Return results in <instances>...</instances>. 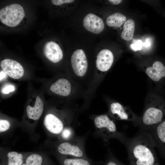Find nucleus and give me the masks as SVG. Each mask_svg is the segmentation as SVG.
<instances>
[{"mask_svg": "<svg viewBox=\"0 0 165 165\" xmlns=\"http://www.w3.org/2000/svg\"><path fill=\"white\" fill-rule=\"evenodd\" d=\"M126 21V17L123 14L118 12L109 15L107 18L106 22L109 27H120Z\"/></svg>", "mask_w": 165, "mask_h": 165, "instance_id": "obj_19", "label": "nucleus"}, {"mask_svg": "<svg viewBox=\"0 0 165 165\" xmlns=\"http://www.w3.org/2000/svg\"><path fill=\"white\" fill-rule=\"evenodd\" d=\"M43 123L47 130L53 134H61L64 128L62 121L56 116L52 114H48L45 116Z\"/></svg>", "mask_w": 165, "mask_h": 165, "instance_id": "obj_13", "label": "nucleus"}, {"mask_svg": "<svg viewBox=\"0 0 165 165\" xmlns=\"http://www.w3.org/2000/svg\"><path fill=\"white\" fill-rule=\"evenodd\" d=\"M44 105L39 96L36 98L35 105L32 107L28 105L26 108L27 114L28 118L35 120H38L43 112Z\"/></svg>", "mask_w": 165, "mask_h": 165, "instance_id": "obj_16", "label": "nucleus"}, {"mask_svg": "<svg viewBox=\"0 0 165 165\" xmlns=\"http://www.w3.org/2000/svg\"><path fill=\"white\" fill-rule=\"evenodd\" d=\"M108 1L114 5H117L120 3L122 1L121 0H109Z\"/></svg>", "mask_w": 165, "mask_h": 165, "instance_id": "obj_28", "label": "nucleus"}, {"mask_svg": "<svg viewBox=\"0 0 165 165\" xmlns=\"http://www.w3.org/2000/svg\"><path fill=\"white\" fill-rule=\"evenodd\" d=\"M130 165H160L154 148L156 145L150 134L141 131L125 144Z\"/></svg>", "mask_w": 165, "mask_h": 165, "instance_id": "obj_1", "label": "nucleus"}, {"mask_svg": "<svg viewBox=\"0 0 165 165\" xmlns=\"http://www.w3.org/2000/svg\"><path fill=\"white\" fill-rule=\"evenodd\" d=\"M72 66L75 75L82 77L86 73L88 62L86 54L81 49H78L72 53L71 58Z\"/></svg>", "mask_w": 165, "mask_h": 165, "instance_id": "obj_6", "label": "nucleus"}, {"mask_svg": "<svg viewBox=\"0 0 165 165\" xmlns=\"http://www.w3.org/2000/svg\"><path fill=\"white\" fill-rule=\"evenodd\" d=\"M84 140V138L75 137L70 140L60 143L57 148V151L63 155L88 158L85 151Z\"/></svg>", "mask_w": 165, "mask_h": 165, "instance_id": "obj_3", "label": "nucleus"}, {"mask_svg": "<svg viewBox=\"0 0 165 165\" xmlns=\"http://www.w3.org/2000/svg\"><path fill=\"white\" fill-rule=\"evenodd\" d=\"M7 157V165H21L24 160L23 155L15 151L8 152Z\"/></svg>", "mask_w": 165, "mask_h": 165, "instance_id": "obj_20", "label": "nucleus"}, {"mask_svg": "<svg viewBox=\"0 0 165 165\" xmlns=\"http://www.w3.org/2000/svg\"><path fill=\"white\" fill-rule=\"evenodd\" d=\"M25 13L22 6L13 4L6 6L0 10V20L5 25L10 27L17 26L24 17Z\"/></svg>", "mask_w": 165, "mask_h": 165, "instance_id": "obj_4", "label": "nucleus"}, {"mask_svg": "<svg viewBox=\"0 0 165 165\" xmlns=\"http://www.w3.org/2000/svg\"><path fill=\"white\" fill-rule=\"evenodd\" d=\"M73 0H52V3L55 5H60L64 3H69L73 2Z\"/></svg>", "mask_w": 165, "mask_h": 165, "instance_id": "obj_26", "label": "nucleus"}, {"mask_svg": "<svg viewBox=\"0 0 165 165\" xmlns=\"http://www.w3.org/2000/svg\"><path fill=\"white\" fill-rule=\"evenodd\" d=\"M135 24L134 21L129 19L124 24L123 30L121 35V38L126 41H130L133 38L135 30Z\"/></svg>", "mask_w": 165, "mask_h": 165, "instance_id": "obj_18", "label": "nucleus"}, {"mask_svg": "<svg viewBox=\"0 0 165 165\" xmlns=\"http://www.w3.org/2000/svg\"><path fill=\"white\" fill-rule=\"evenodd\" d=\"M96 133L105 141L108 142L111 139H116L125 144L127 138L118 131L114 121L108 115H101L94 119Z\"/></svg>", "mask_w": 165, "mask_h": 165, "instance_id": "obj_2", "label": "nucleus"}, {"mask_svg": "<svg viewBox=\"0 0 165 165\" xmlns=\"http://www.w3.org/2000/svg\"><path fill=\"white\" fill-rule=\"evenodd\" d=\"M62 165H103L102 162H95L89 158L72 157L60 159Z\"/></svg>", "mask_w": 165, "mask_h": 165, "instance_id": "obj_17", "label": "nucleus"}, {"mask_svg": "<svg viewBox=\"0 0 165 165\" xmlns=\"http://www.w3.org/2000/svg\"><path fill=\"white\" fill-rule=\"evenodd\" d=\"M0 66L6 75L14 79H19L24 75V70L18 62L10 59H5L0 63Z\"/></svg>", "mask_w": 165, "mask_h": 165, "instance_id": "obj_8", "label": "nucleus"}, {"mask_svg": "<svg viewBox=\"0 0 165 165\" xmlns=\"http://www.w3.org/2000/svg\"><path fill=\"white\" fill-rule=\"evenodd\" d=\"M21 165H44L43 159L38 154H31L24 159Z\"/></svg>", "mask_w": 165, "mask_h": 165, "instance_id": "obj_21", "label": "nucleus"}, {"mask_svg": "<svg viewBox=\"0 0 165 165\" xmlns=\"http://www.w3.org/2000/svg\"><path fill=\"white\" fill-rule=\"evenodd\" d=\"M10 123L7 120L0 119V132L2 133L8 130L10 127Z\"/></svg>", "mask_w": 165, "mask_h": 165, "instance_id": "obj_24", "label": "nucleus"}, {"mask_svg": "<svg viewBox=\"0 0 165 165\" xmlns=\"http://www.w3.org/2000/svg\"><path fill=\"white\" fill-rule=\"evenodd\" d=\"M163 114L161 109L154 105L148 106L140 119L138 126L142 131L149 130L163 121Z\"/></svg>", "mask_w": 165, "mask_h": 165, "instance_id": "obj_5", "label": "nucleus"}, {"mask_svg": "<svg viewBox=\"0 0 165 165\" xmlns=\"http://www.w3.org/2000/svg\"><path fill=\"white\" fill-rule=\"evenodd\" d=\"M146 132L150 134L156 147L165 150V120Z\"/></svg>", "mask_w": 165, "mask_h": 165, "instance_id": "obj_12", "label": "nucleus"}, {"mask_svg": "<svg viewBox=\"0 0 165 165\" xmlns=\"http://www.w3.org/2000/svg\"><path fill=\"white\" fill-rule=\"evenodd\" d=\"M50 90L56 94L66 97L69 95L71 93V85L68 79L60 78L51 85Z\"/></svg>", "mask_w": 165, "mask_h": 165, "instance_id": "obj_14", "label": "nucleus"}, {"mask_svg": "<svg viewBox=\"0 0 165 165\" xmlns=\"http://www.w3.org/2000/svg\"><path fill=\"white\" fill-rule=\"evenodd\" d=\"M6 74L2 70L0 71V80L1 81L6 77Z\"/></svg>", "mask_w": 165, "mask_h": 165, "instance_id": "obj_27", "label": "nucleus"}, {"mask_svg": "<svg viewBox=\"0 0 165 165\" xmlns=\"http://www.w3.org/2000/svg\"><path fill=\"white\" fill-rule=\"evenodd\" d=\"M103 165H125L110 152L107 155Z\"/></svg>", "mask_w": 165, "mask_h": 165, "instance_id": "obj_22", "label": "nucleus"}, {"mask_svg": "<svg viewBox=\"0 0 165 165\" xmlns=\"http://www.w3.org/2000/svg\"><path fill=\"white\" fill-rule=\"evenodd\" d=\"M114 61V56L109 50L104 49L98 54L96 60V66L100 71H107L111 67Z\"/></svg>", "mask_w": 165, "mask_h": 165, "instance_id": "obj_11", "label": "nucleus"}, {"mask_svg": "<svg viewBox=\"0 0 165 165\" xmlns=\"http://www.w3.org/2000/svg\"><path fill=\"white\" fill-rule=\"evenodd\" d=\"M109 110L111 113L119 119L132 121L134 124L139 125L140 119L128 108L123 106L118 102H113L109 106Z\"/></svg>", "mask_w": 165, "mask_h": 165, "instance_id": "obj_7", "label": "nucleus"}, {"mask_svg": "<svg viewBox=\"0 0 165 165\" xmlns=\"http://www.w3.org/2000/svg\"><path fill=\"white\" fill-rule=\"evenodd\" d=\"M15 90V87L13 85H9L3 87L2 90V92L4 94H9Z\"/></svg>", "mask_w": 165, "mask_h": 165, "instance_id": "obj_25", "label": "nucleus"}, {"mask_svg": "<svg viewBox=\"0 0 165 165\" xmlns=\"http://www.w3.org/2000/svg\"><path fill=\"white\" fill-rule=\"evenodd\" d=\"M74 131L70 127H67L64 128L61 133V136L64 140L68 141L70 140L74 137Z\"/></svg>", "mask_w": 165, "mask_h": 165, "instance_id": "obj_23", "label": "nucleus"}, {"mask_svg": "<svg viewBox=\"0 0 165 165\" xmlns=\"http://www.w3.org/2000/svg\"><path fill=\"white\" fill-rule=\"evenodd\" d=\"M43 52L46 57L54 63L60 61L63 58V53L61 47L57 43L52 41L47 42L45 44Z\"/></svg>", "mask_w": 165, "mask_h": 165, "instance_id": "obj_10", "label": "nucleus"}, {"mask_svg": "<svg viewBox=\"0 0 165 165\" xmlns=\"http://www.w3.org/2000/svg\"><path fill=\"white\" fill-rule=\"evenodd\" d=\"M83 24L87 31L96 34L101 33L105 28L104 23L102 19L92 13H89L85 17Z\"/></svg>", "mask_w": 165, "mask_h": 165, "instance_id": "obj_9", "label": "nucleus"}, {"mask_svg": "<svg viewBox=\"0 0 165 165\" xmlns=\"http://www.w3.org/2000/svg\"><path fill=\"white\" fill-rule=\"evenodd\" d=\"M145 72L151 80L157 82L165 77V67L161 62L156 61L153 63L152 66L146 69Z\"/></svg>", "mask_w": 165, "mask_h": 165, "instance_id": "obj_15", "label": "nucleus"}]
</instances>
